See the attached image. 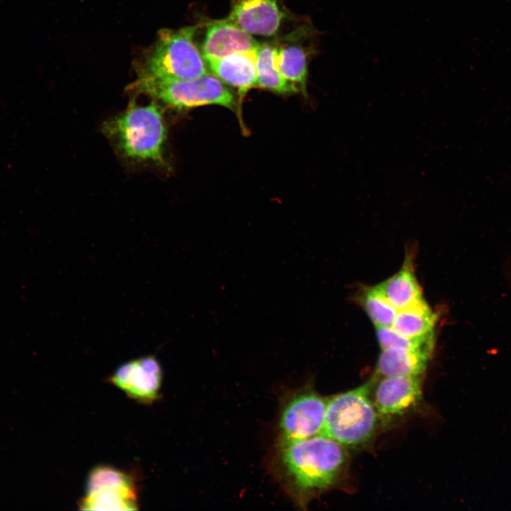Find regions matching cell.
<instances>
[{
	"label": "cell",
	"mask_w": 511,
	"mask_h": 511,
	"mask_svg": "<svg viewBox=\"0 0 511 511\" xmlns=\"http://www.w3.org/2000/svg\"><path fill=\"white\" fill-rule=\"evenodd\" d=\"M277 45L264 43L256 49L257 87L278 94L297 92L300 89L280 73L275 62Z\"/></svg>",
	"instance_id": "cell-17"
},
{
	"label": "cell",
	"mask_w": 511,
	"mask_h": 511,
	"mask_svg": "<svg viewBox=\"0 0 511 511\" xmlns=\"http://www.w3.org/2000/svg\"><path fill=\"white\" fill-rule=\"evenodd\" d=\"M128 89L177 109L219 105L233 110L236 104L233 94L225 84L209 74L191 79L137 78Z\"/></svg>",
	"instance_id": "cell-5"
},
{
	"label": "cell",
	"mask_w": 511,
	"mask_h": 511,
	"mask_svg": "<svg viewBox=\"0 0 511 511\" xmlns=\"http://www.w3.org/2000/svg\"><path fill=\"white\" fill-rule=\"evenodd\" d=\"M375 287L397 311L408 308L424 300L414 274L412 259L409 256L396 274Z\"/></svg>",
	"instance_id": "cell-14"
},
{
	"label": "cell",
	"mask_w": 511,
	"mask_h": 511,
	"mask_svg": "<svg viewBox=\"0 0 511 511\" xmlns=\"http://www.w3.org/2000/svg\"><path fill=\"white\" fill-rule=\"evenodd\" d=\"M376 335L382 349L388 348L432 349L434 347V334L424 338L409 339L398 334L392 326H377Z\"/></svg>",
	"instance_id": "cell-19"
},
{
	"label": "cell",
	"mask_w": 511,
	"mask_h": 511,
	"mask_svg": "<svg viewBox=\"0 0 511 511\" xmlns=\"http://www.w3.org/2000/svg\"><path fill=\"white\" fill-rule=\"evenodd\" d=\"M103 132L125 158L164 165L167 129L163 111L156 103H130L120 114L106 121Z\"/></svg>",
	"instance_id": "cell-2"
},
{
	"label": "cell",
	"mask_w": 511,
	"mask_h": 511,
	"mask_svg": "<svg viewBox=\"0 0 511 511\" xmlns=\"http://www.w3.org/2000/svg\"><path fill=\"white\" fill-rule=\"evenodd\" d=\"M370 382L327 400L320 434L344 447H358L374 435L378 410L370 399Z\"/></svg>",
	"instance_id": "cell-4"
},
{
	"label": "cell",
	"mask_w": 511,
	"mask_h": 511,
	"mask_svg": "<svg viewBox=\"0 0 511 511\" xmlns=\"http://www.w3.org/2000/svg\"><path fill=\"white\" fill-rule=\"evenodd\" d=\"M258 43L250 33L231 19L209 22L202 45L204 59H216L238 53L256 50Z\"/></svg>",
	"instance_id": "cell-10"
},
{
	"label": "cell",
	"mask_w": 511,
	"mask_h": 511,
	"mask_svg": "<svg viewBox=\"0 0 511 511\" xmlns=\"http://www.w3.org/2000/svg\"><path fill=\"white\" fill-rule=\"evenodd\" d=\"M422 397L420 375L384 377L375 391V406L383 415L403 414L414 408Z\"/></svg>",
	"instance_id": "cell-11"
},
{
	"label": "cell",
	"mask_w": 511,
	"mask_h": 511,
	"mask_svg": "<svg viewBox=\"0 0 511 511\" xmlns=\"http://www.w3.org/2000/svg\"><path fill=\"white\" fill-rule=\"evenodd\" d=\"M313 50L292 40L277 45L276 65L281 75L305 94L308 59Z\"/></svg>",
	"instance_id": "cell-15"
},
{
	"label": "cell",
	"mask_w": 511,
	"mask_h": 511,
	"mask_svg": "<svg viewBox=\"0 0 511 511\" xmlns=\"http://www.w3.org/2000/svg\"><path fill=\"white\" fill-rule=\"evenodd\" d=\"M198 26L178 30L160 29L153 45L136 63L137 78L160 80L191 79L209 74L194 43Z\"/></svg>",
	"instance_id": "cell-3"
},
{
	"label": "cell",
	"mask_w": 511,
	"mask_h": 511,
	"mask_svg": "<svg viewBox=\"0 0 511 511\" xmlns=\"http://www.w3.org/2000/svg\"><path fill=\"white\" fill-rule=\"evenodd\" d=\"M109 380L131 398L152 403L159 395L162 370L158 360L153 356H148L121 365Z\"/></svg>",
	"instance_id": "cell-8"
},
{
	"label": "cell",
	"mask_w": 511,
	"mask_h": 511,
	"mask_svg": "<svg viewBox=\"0 0 511 511\" xmlns=\"http://www.w3.org/2000/svg\"><path fill=\"white\" fill-rule=\"evenodd\" d=\"M436 316L424 300L397 311L392 329L409 339L424 338L434 334Z\"/></svg>",
	"instance_id": "cell-16"
},
{
	"label": "cell",
	"mask_w": 511,
	"mask_h": 511,
	"mask_svg": "<svg viewBox=\"0 0 511 511\" xmlns=\"http://www.w3.org/2000/svg\"><path fill=\"white\" fill-rule=\"evenodd\" d=\"M285 13L282 0H236L229 18L248 33L275 35Z\"/></svg>",
	"instance_id": "cell-9"
},
{
	"label": "cell",
	"mask_w": 511,
	"mask_h": 511,
	"mask_svg": "<svg viewBox=\"0 0 511 511\" xmlns=\"http://www.w3.org/2000/svg\"><path fill=\"white\" fill-rule=\"evenodd\" d=\"M432 349H382L377 362V373L384 377L419 376L426 369Z\"/></svg>",
	"instance_id": "cell-13"
},
{
	"label": "cell",
	"mask_w": 511,
	"mask_h": 511,
	"mask_svg": "<svg viewBox=\"0 0 511 511\" xmlns=\"http://www.w3.org/2000/svg\"><path fill=\"white\" fill-rule=\"evenodd\" d=\"M327 400L311 388L290 392L282 400L278 417L279 438L304 439L320 434Z\"/></svg>",
	"instance_id": "cell-6"
},
{
	"label": "cell",
	"mask_w": 511,
	"mask_h": 511,
	"mask_svg": "<svg viewBox=\"0 0 511 511\" xmlns=\"http://www.w3.org/2000/svg\"><path fill=\"white\" fill-rule=\"evenodd\" d=\"M346 461L344 446L322 434L304 439L278 437L270 466L285 493L296 505L305 507L335 483Z\"/></svg>",
	"instance_id": "cell-1"
},
{
	"label": "cell",
	"mask_w": 511,
	"mask_h": 511,
	"mask_svg": "<svg viewBox=\"0 0 511 511\" xmlns=\"http://www.w3.org/2000/svg\"><path fill=\"white\" fill-rule=\"evenodd\" d=\"M207 68L224 84L238 89L243 97L257 87L256 50L238 52L216 59H204Z\"/></svg>",
	"instance_id": "cell-12"
},
{
	"label": "cell",
	"mask_w": 511,
	"mask_h": 511,
	"mask_svg": "<svg viewBox=\"0 0 511 511\" xmlns=\"http://www.w3.org/2000/svg\"><path fill=\"white\" fill-rule=\"evenodd\" d=\"M359 297V302L376 327L392 326L397 310L375 286L363 289Z\"/></svg>",
	"instance_id": "cell-18"
},
{
	"label": "cell",
	"mask_w": 511,
	"mask_h": 511,
	"mask_svg": "<svg viewBox=\"0 0 511 511\" xmlns=\"http://www.w3.org/2000/svg\"><path fill=\"white\" fill-rule=\"evenodd\" d=\"M137 497L131 478L120 472L101 475L86 490L79 502L84 510H134Z\"/></svg>",
	"instance_id": "cell-7"
}]
</instances>
